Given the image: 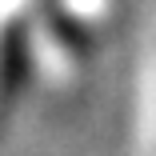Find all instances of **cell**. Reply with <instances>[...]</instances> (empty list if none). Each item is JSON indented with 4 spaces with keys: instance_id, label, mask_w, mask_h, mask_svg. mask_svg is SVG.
Masks as SVG:
<instances>
[{
    "instance_id": "1",
    "label": "cell",
    "mask_w": 156,
    "mask_h": 156,
    "mask_svg": "<svg viewBox=\"0 0 156 156\" xmlns=\"http://www.w3.org/2000/svg\"><path fill=\"white\" fill-rule=\"evenodd\" d=\"M32 72V56H28V40H24V28L12 24L8 28V40H4V92L8 100L20 92V84Z\"/></svg>"
}]
</instances>
